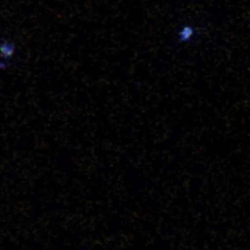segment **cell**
Returning a JSON list of instances; mask_svg holds the SVG:
<instances>
[{
    "label": "cell",
    "instance_id": "obj_1",
    "mask_svg": "<svg viewBox=\"0 0 250 250\" xmlns=\"http://www.w3.org/2000/svg\"><path fill=\"white\" fill-rule=\"evenodd\" d=\"M200 34L198 27L192 24H185L177 33V39L182 43H190Z\"/></svg>",
    "mask_w": 250,
    "mask_h": 250
}]
</instances>
